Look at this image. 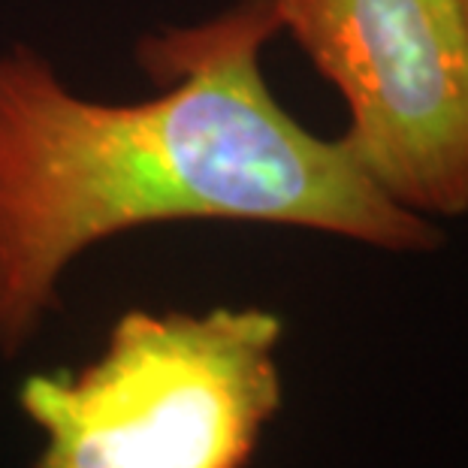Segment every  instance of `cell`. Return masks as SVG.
I'll list each match as a JSON object with an SVG mask.
<instances>
[{
	"label": "cell",
	"mask_w": 468,
	"mask_h": 468,
	"mask_svg": "<svg viewBox=\"0 0 468 468\" xmlns=\"http://www.w3.org/2000/svg\"><path fill=\"white\" fill-rule=\"evenodd\" d=\"M284 321L261 305L131 308L101 354L31 372V468H248L284 402Z\"/></svg>",
	"instance_id": "2"
},
{
	"label": "cell",
	"mask_w": 468,
	"mask_h": 468,
	"mask_svg": "<svg viewBox=\"0 0 468 468\" xmlns=\"http://www.w3.org/2000/svg\"><path fill=\"white\" fill-rule=\"evenodd\" d=\"M463 4V13H465V22H468V0H460Z\"/></svg>",
	"instance_id": "4"
},
{
	"label": "cell",
	"mask_w": 468,
	"mask_h": 468,
	"mask_svg": "<svg viewBox=\"0 0 468 468\" xmlns=\"http://www.w3.org/2000/svg\"><path fill=\"white\" fill-rule=\"evenodd\" d=\"M272 0H236L139 43L161 94L103 103L27 43L0 48V354L55 312L79 257L152 224L230 221L324 233L387 254H432L444 227L405 208L351 145L303 127L261 55Z\"/></svg>",
	"instance_id": "1"
},
{
	"label": "cell",
	"mask_w": 468,
	"mask_h": 468,
	"mask_svg": "<svg viewBox=\"0 0 468 468\" xmlns=\"http://www.w3.org/2000/svg\"><path fill=\"white\" fill-rule=\"evenodd\" d=\"M347 109L342 139L396 203L468 215V22L460 0H272Z\"/></svg>",
	"instance_id": "3"
}]
</instances>
